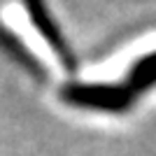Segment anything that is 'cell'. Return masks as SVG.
I'll return each mask as SVG.
<instances>
[{
    "label": "cell",
    "mask_w": 156,
    "mask_h": 156,
    "mask_svg": "<svg viewBox=\"0 0 156 156\" xmlns=\"http://www.w3.org/2000/svg\"><path fill=\"white\" fill-rule=\"evenodd\" d=\"M130 91L135 93H144L156 86V49L142 54L140 58H135V63L128 70V82H126Z\"/></svg>",
    "instance_id": "3957f363"
},
{
    "label": "cell",
    "mask_w": 156,
    "mask_h": 156,
    "mask_svg": "<svg viewBox=\"0 0 156 156\" xmlns=\"http://www.w3.org/2000/svg\"><path fill=\"white\" fill-rule=\"evenodd\" d=\"M61 100L77 110L110 112L121 114L130 110L135 103V93L126 84H110V82H72L61 89Z\"/></svg>",
    "instance_id": "6da1fadb"
},
{
    "label": "cell",
    "mask_w": 156,
    "mask_h": 156,
    "mask_svg": "<svg viewBox=\"0 0 156 156\" xmlns=\"http://www.w3.org/2000/svg\"><path fill=\"white\" fill-rule=\"evenodd\" d=\"M21 5H23V9H26V14H28V19H30L33 28H35L37 35L44 40L47 44H49V49H51L54 56L63 63V68L75 70V68H77L75 54H72L68 40L63 37V33H61L56 19H54L49 5H47L44 0H21Z\"/></svg>",
    "instance_id": "7a4b0ae2"
}]
</instances>
